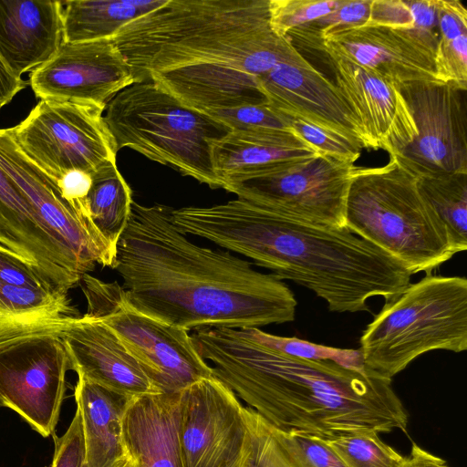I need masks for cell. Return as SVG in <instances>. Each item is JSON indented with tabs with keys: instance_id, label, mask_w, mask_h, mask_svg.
<instances>
[{
	"instance_id": "6da1fadb",
	"label": "cell",
	"mask_w": 467,
	"mask_h": 467,
	"mask_svg": "<svg viewBox=\"0 0 467 467\" xmlns=\"http://www.w3.org/2000/svg\"><path fill=\"white\" fill-rule=\"evenodd\" d=\"M135 82L202 112L266 102L258 78L304 57L269 25V0H167L113 37Z\"/></svg>"
},
{
	"instance_id": "7a4b0ae2",
	"label": "cell",
	"mask_w": 467,
	"mask_h": 467,
	"mask_svg": "<svg viewBox=\"0 0 467 467\" xmlns=\"http://www.w3.org/2000/svg\"><path fill=\"white\" fill-rule=\"evenodd\" d=\"M171 209L132 202L112 268L133 308L188 332L294 321L297 301L285 283L229 251L192 243Z\"/></svg>"
},
{
	"instance_id": "3957f363",
	"label": "cell",
	"mask_w": 467,
	"mask_h": 467,
	"mask_svg": "<svg viewBox=\"0 0 467 467\" xmlns=\"http://www.w3.org/2000/svg\"><path fill=\"white\" fill-rule=\"evenodd\" d=\"M192 338L213 376L274 427L321 439L357 431L406 432L408 413L391 380L286 355L238 328L198 330Z\"/></svg>"
},
{
	"instance_id": "277c9868",
	"label": "cell",
	"mask_w": 467,
	"mask_h": 467,
	"mask_svg": "<svg viewBox=\"0 0 467 467\" xmlns=\"http://www.w3.org/2000/svg\"><path fill=\"white\" fill-rule=\"evenodd\" d=\"M171 215L183 234L207 239L280 280L311 290L332 312L368 311L369 298L386 301L410 284L412 275L403 265L346 227L296 220L242 198L171 209Z\"/></svg>"
},
{
	"instance_id": "5b68a950",
	"label": "cell",
	"mask_w": 467,
	"mask_h": 467,
	"mask_svg": "<svg viewBox=\"0 0 467 467\" xmlns=\"http://www.w3.org/2000/svg\"><path fill=\"white\" fill-rule=\"evenodd\" d=\"M345 226L411 275H430L456 254L445 225L420 193L418 177L394 156L381 167L355 169Z\"/></svg>"
},
{
	"instance_id": "8992f818",
	"label": "cell",
	"mask_w": 467,
	"mask_h": 467,
	"mask_svg": "<svg viewBox=\"0 0 467 467\" xmlns=\"http://www.w3.org/2000/svg\"><path fill=\"white\" fill-rule=\"evenodd\" d=\"M365 369L391 379L431 350L467 349V279L426 275L385 301L364 329Z\"/></svg>"
},
{
	"instance_id": "52a82bcc",
	"label": "cell",
	"mask_w": 467,
	"mask_h": 467,
	"mask_svg": "<svg viewBox=\"0 0 467 467\" xmlns=\"http://www.w3.org/2000/svg\"><path fill=\"white\" fill-rule=\"evenodd\" d=\"M105 110L118 150L130 148L213 189L222 188L210 152V142L231 130L222 122L184 105L152 81L125 88Z\"/></svg>"
},
{
	"instance_id": "ba28073f",
	"label": "cell",
	"mask_w": 467,
	"mask_h": 467,
	"mask_svg": "<svg viewBox=\"0 0 467 467\" xmlns=\"http://www.w3.org/2000/svg\"><path fill=\"white\" fill-rule=\"evenodd\" d=\"M80 283L86 314L117 335L156 393L180 392L213 376L212 367L199 354L188 331L133 308L118 282H105L88 273Z\"/></svg>"
},
{
	"instance_id": "9c48e42d",
	"label": "cell",
	"mask_w": 467,
	"mask_h": 467,
	"mask_svg": "<svg viewBox=\"0 0 467 467\" xmlns=\"http://www.w3.org/2000/svg\"><path fill=\"white\" fill-rule=\"evenodd\" d=\"M105 107L41 99L9 131L24 153L57 183L80 171L92 175L118 148L104 120Z\"/></svg>"
},
{
	"instance_id": "30bf717a",
	"label": "cell",
	"mask_w": 467,
	"mask_h": 467,
	"mask_svg": "<svg viewBox=\"0 0 467 467\" xmlns=\"http://www.w3.org/2000/svg\"><path fill=\"white\" fill-rule=\"evenodd\" d=\"M354 163L321 155L287 169L227 179L223 189L296 220L344 228Z\"/></svg>"
},
{
	"instance_id": "8fae6325",
	"label": "cell",
	"mask_w": 467,
	"mask_h": 467,
	"mask_svg": "<svg viewBox=\"0 0 467 467\" xmlns=\"http://www.w3.org/2000/svg\"><path fill=\"white\" fill-rule=\"evenodd\" d=\"M69 358L60 334L39 333L0 345V401L43 437L52 436L67 390Z\"/></svg>"
},
{
	"instance_id": "7c38bea8",
	"label": "cell",
	"mask_w": 467,
	"mask_h": 467,
	"mask_svg": "<svg viewBox=\"0 0 467 467\" xmlns=\"http://www.w3.org/2000/svg\"><path fill=\"white\" fill-rule=\"evenodd\" d=\"M399 89L417 135L394 156L418 178L467 173L466 91L450 83L418 81Z\"/></svg>"
},
{
	"instance_id": "4fadbf2b",
	"label": "cell",
	"mask_w": 467,
	"mask_h": 467,
	"mask_svg": "<svg viewBox=\"0 0 467 467\" xmlns=\"http://www.w3.org/2000/svg\"><path fill=\"white\" fill-rule=\"evenodd\" d=\"M248 443L244 406L223 382L212 376L182 390L183 467H244Z\"/></svg>"
},
{
	"instance_id": "5bb4252c",
	"label": "cell",
	"mask_w": 467,
	"mask_h": 467,
	"mask_svg": "<svg viewBox=\"0 0 467 467\" xmlns=\"http://www.w3.org/2000/svg\"><path fill=\"white\" fill-rule=\"evenodd\" d=\"M0 167L20 190L42 227L90 271L95 265L111 267L113 247L62 195L57 182L0 129Z\"/></svg>"
},
{
	"instance_id": "9a60e30c",
	"label": "cell",
	"mask_w": 467,
	"mask_h": 467,
	"mask_svg": "<svg viewBox=\"0 0 467 467\" xmlns=\"http://www.w3.org/2000/svg\"><path fill=\"white\" fill-rule=\"evenodd\" d=\"M135 83L132 70L113 38L63 42L54 56L30 74L36 98L105 107Z\"/></svg>"
},
{
	"instance_id": "2e32d148",
	"label": "cell",
	"mask_w": 467,
	"mask_h": 467,
	"mask_svg": "<svg viewBox=\"0 0 467 467\" xmlns=\"http://www.w3.org/2000/svg\"><path fill=\"white\" fill-rule=\"evenodd\" d=\"M434 31L366 25L324 36L312 49L330 52L368 67L400 87L436 77Z\"/></svg>"
},
{
	"instance_id": "e0dca14e",
	"label": "cell",
	"mask_w": 467,
	"mask_h": 467,
	"mask_svg": "<svg viewBox=\"0 0 467 467\" xmlns=\"http://www.w3.org/2000/svg\"><path fill=\"white\" fill-rule=\"evenodd\" d=\"M258 88L275 109L370 149L358 119L336 84L306 58L278 64L258 78Z\"/></svg>"
},
{
	"instance_id": "ac0fdd59",
	"label": "cell",
	"mask_w": 467,
	"mask_h": 467,
	"mask_svg": "<svg viewBox=\"0 0 467 467\" xmlns=\"http://www.w3.org/2000/svg\"><path fill=\"white\" fill-rule=\"evenodd\" d=\"M335 84L358 119L370 149L397 155L417 135L410 108L399 87L374 70L330 52Z\"/></svg>"
},
{
	"instance_id": "d6986e66",
	"label": "cell",
	"mask_w": 467,
	"mask_h": 467,
	"mask_svg": "<svg viewBox=\"0 0 467 467\" xmlns=\"http://www.w3.org/2000/svg\"><path fill=\"white\" fill-rule=\"evenodd\" d=\"M0 244L65 292L78 285L90 271L42 227L20 190L1 167Z\"/></svg>"
},
{
	"instance_id": "ffe728a7",
	"label": "cell",
	"mask_w": 467,
	"mask_h": 467,
	"mask_svg": "<svg viewBox=\"0 0 467 467\" xmlns=\"http://www.w3.org/2000/svg\"><path fill=\"white\" fill-rule=\"evenodd\" d=\"M61 337L78 378L129 399L156 393L138 361L100 320L79 316Z\"/></svg>"
},
{
	"instance_id": "44dd1931",
	"label": "cell",
	"mask_w": 467,
	"mask_h": 467,
	"mask_svg": "<svg viewBox=\"0 0 467 467\" xmlns=\"http://www.w3.org/2000/svg\"><path fill=\"white\" fill-rule=\"evenodd\" d=\"M181 392L149 393L129 400L122 422V441L131 467H183Z\"/></svg>"
},
{
	"instance_id": "7402d4cb",
	"label": "cell",
	"mask_w": 467,
	"mask_h": 467,
	"mask_svg": "<svg viewBox=\"0 0 467 467\" xmlns=\"http://www.w3.org/2000/svg\"><path fill=\"white\" fill-rule=\"evenodd\" d=\"M60 1L0 0V56L18 77L48 61L63 38Z\"/></svg>"
},
{
	"instance_id": "603a6c76",
	"label": "cell",
	"mask_w": 467,
	"mask_h": 467,
	"mask_svg": "<svg viewBox=\"0 0 467 467\" xmlns=\"http://www.w3.org/2000/svg\"><path fill=\"white\" fill-rule=\"evenodd\" d=\"M210 152L222 188L231 177L284 170L319 155L292 130L269 128L230 130L210 142Z\"/></svg>"
},
{
	"instance_id": "cb8c5ba5",
	"label": "cell",
	"mask_w": 467,
	"mask_h": 467,
	"mask_svg": "<svg viewBox=\"0 0 467 467\" xmlns=\"http://www.w3.org/2000/svg\"><path fill=\"white\" fill-rule=\"evenodd\" d=\"M75 400L82 421L87 467H120L127 461L122 422L130 399L78 378Z\"/></svg>"
},
{
	"instance_id": "d4e9b609",
	"label": "cell",
	"mask_w": 467,
	"mask_h": 467,
	"mask_svg": "<svg viewBox=\"0 0 467 467\" xmlns=\"http://www.w3.org/2000/svg\"><path fill=\"white\" fill-rule=\"evenodd\" d=\"M79 316L67 292L0 281V345L33 334L61 335Z\"/></svg>"
},
{
	"instance_id": "484cf974",
	"label": "cell",
	"mask_w": 467,
	"mask_h": 467,
	"mask_svg": "<svg viewBox=\"0 0 467 467\" xmlns=\"http://www.w3.org/2000/svg\"><path fill=\"white\" fill-rule=\"evenodd\" d=\"M167 0H72L62 2L64 42L113 38L126 25Z\"/></svg>"
},
{
	"instance_id": "4316f807",
	"label": "cell",
	"mask_w": 467,
	"mask_h": 467,
	"mask_svg": "<svg viewBox=\"0 0 467 467\" xmlns=\"http://www.w3.org/2000/svg\"><path fill=\"white\" fill-rule=\"evenodd\" d=\"M90 220L113 246L127 227L132 204V192L119 172L116 161L106 162L91 175L87 195Z\"/></svg>"
},
{
	"instance_id": "83f0119b",
	"label": "cell",
	"mask_w": 467,
	"mask_h": 467,
	"mask_svg": "<svg viewBox=\"0 0 467 467\" xmlns=\"http://www.w3.org/2000/svg\"><path fill=\"white\" fill-rule=\"evenodd\" d=\"M418 187L445 225L456 254L467 249V173L418 178Z\"/></svg>"
},
{
	"instance_id": "f1b7e54d",
	"label": "cell",
	"mask_w": 467,
	"mask_h": 467,
	"mask_svg": "<svg viewBox=\"0 0 467 467\" xmlns=\"http://www.w3.org/2000/svg\"><path fill=\"white\" fill-rule=\"evenodd\" d=\"M324 440L348 467H402L406 460L374 431L345 432Z\"/></svg>"
},
{
	"instance_id": "f546056e",
	"label": "cell",
	"mask_w": 467,
	"mask_h": 467,
	"mask_svg": "<svg viewBox=\"0 0 467 467\" xmlns=\"http://www.w3.org/2000/svg\"><path fill=\"white\" fill-rule=\"evenodd\" d=\"M238 329L247 338L289 356L309 360H329L349 368L366 370L359 348L349 349L327 347L295 337H287L272 335L256 327Z\"/></svg>"
},
{
	"instance_id": "4dcf8cb0",
	"label": "cell",
	"mask_w": 467,
	"mask_h": 467,
	"mask_svg": "<svg viewBox=\"0 0 467 467\" xmlns=\"http://www.w3.org/2000/svg\"><path fill=\"white\" fill-rule=\"evenodd\" d=\"M371 0H341L337 9L291 30L286 36L312 48L328 35L367 25Z\"/></svg>"
},
{
	"instance_id": "1f68e13d",
	"label": "cell",
	"mask_w": 467,
	"mask_h": 467,
	"mask_svg": "<svg viewBox=\"0 0 467 467\" xmlns=\"http://www.w3.org/2000/svg\"><path fill=\"white\" fill-rule=\"evenodd\" d=\"M270 427L294 467H348L324 439L302 432L284 431L271 424Z\"/></svg>"
},
{
	"instance_id": "d6a6232c",
	"label": "cell",
	"mask_w": 467,
	"mask_h": 467,
	"mask_svg": "<svg viewBox=\"0 0 467 467\" xmlns=\"http://www.w3.org/2000/svg\"><path fill=\"white\" fill-rule=\"evenodd\" d=\"M249 443L244 467H294L272 432L269 422L250 407H244Z\"/></svg>"
},
{
	"instance_id": "836d02e7",
	"label": "cell",
	"mask_w": 467,
	"mask_h": 467,
	"mask_svg": "<svg viewBox=\"0 0 467 467\" xmlns=\"http://www.w3.org/2000/svg\"><path fill=\"white\" fill-rule=\"evenodd\" d=\"M341 0H269V25L274 33L286 36L293 29L334 11Z\"/></svg>"
},
{
	"instance_id": "e575fe53",
	"label": "cell",
	"mask_w": 467,
	"mask_h": 467,
	"mask_svg": "<svg viewBox=\"0 0 467 467\" xmlns=\"http://www.w3.org/2000/svg\"><path fill=\"white\" fill-rule=\"evenodd\" d=\"M283 115L288 128L319 154L351 163L359 158L363 148L358 143L302 119Z\"/></svg>"
},
{
	"instance_id": "d590c367",
	"label": "cell",
	"mask_w": 467,
	"mask_h": 467,
	"mask_svg": "<svg viewBox=\"0 0 467 467\" xmlns=\"http://www.w3.org/2000/svg\"><path fill=\"white\" fill-rule=\"evenodd\" d=\"M206 114L222 122L231 130L254 128L290 130L283 113L275 109L267 102L242 105L206 112Z\"/></svg>"
},
{
	"instance_id": "8d00e7d4",
	"label": "cell",
	"mask_w": 467,
	"mask_h": 467,
	"mask_svg": "<svg viewBox=\"0 0 467 467\" xmlns=\"http://www.w3.org/2000/svg\"><path fill=\"white\" fill-rule=\"evenodd\" d=\"M434 67L440 82L467 90V35L451 40L439 38Z\"/></svg>"
},
{
	"instance_id": "74e56055",
	"label": "cell",
	"mask_w": 467,
	"mask_h": 467,
	"mask_svg": "<svg viewBox=\"0 0 467 467\" xmlns=\"http://www.w3.org/2000/svg\"><path fill=\"white\" fill-rule=\"evenodd\" d=\"M55 452L51 467H84L86 450L83 427L79 411L77 410L67 431L61 436L52 435Z\"/></svg>"
},
{
	"instance_id": "f35d334b",
	"label": "cell",
	"mask_w": 467,
	"mask_h": 467,
	"mask_svg": "<svg viewBox=\"0 0 467 467\" xmlns=\"http://www.w3.org/2000/svg\"><path fill=\"white\" fill-rule=\"evenodd\" d=\"M367 25L393 28L415 27L410 0H371Z\"/></svg>"
},
{
	"instance_id": "ab89813d",
	"label": "cell",
	"mask_w": 467,
	"mask_h": 467,
	"mask_svg": "<svg viewBox=\"0 0 467 467\" xmlns=\"http://www.w3.org/2000/svg\"><path fill=\"white\" fill-rule=\"evenodd\" d=\"M439 38L451 40L467 35V10L458 0H437Z\"/></svg>"
},
{
	"instance_id": "60d3db41",
	"label": "cell",
	"mask_w": 467,
	"mask_h": 467,
	"mask_svg": "<svg viewBox=\"0 0 467 467\" xmlns=\"http://www.w3.org/2000/svg\"><path fill=\"white\" fill-rule=\"evenodd\" d=\"M26 84L10 69L0 56V109L24 89Z\"/></svg>"
},
{
	"instance_id": "b9f144b4",
	"label": "cell",
	"mask_w": 467,
	"mask_h": 467,
	"mask_svg": "<svg viewBox=\"0 0 467 467\" xmlns=\"http://www.w3.org/2000/svg\"><path fill=\"white\" fill-rule=\"evenodd\" d=\"M444 461L416 445L412 444L410 454L402 467H442Z\"/></svg>"
},
{
	"instance_id": "7bdbcfd3",
	"label": "cell",
	"mask_w": 467,
	"mask_h": 467,
	"mask_svg": "<svg viewBox=\"0 0 467 467\" xmlns=\"http://www.w3.org/2000/svg\"><path fill=\"white\" fill-rule=\"evenodd\" d=\"M120 467H131L130 464L126 461Z\"/></svg>"
},
{
	"instance_id": "ee69618b",
	"label": "cell",
	"mask_w": 467,
	"mask_h": 467,
	"mask_svg": "<svg viewBox=\"0 0 467 467\" xmlns=\"http://www.w3.org/2000/svg\"><path fill=\"white\" fill-rule=\"evenodd\" d=\"M1 407H3V404H2V403H1V401H0V408H1Z\"/></svg>"
},
{
	"instance_id": "f6af8a7d",
	"label": "cell",
	"mask_w": 467,
	"mask_h": 467,
	"mask_svg": "<svg viewBox=\"0 0 467 467\" xmlns=\"http://www.w3.org/2000/svg\"><path fill=\"white\" fill-rule=\"evenodd\" d=\"M442 467H447V466H445V464H444Z\"/></svg>"
},
{
	"instance_id": "bcb514c9",
	"label": "cell",
	"mask_w": 467,
	"mask_h": 467,
	"mask_svg": "<svg viewBox=\"0 0 467 467\" xmlns=\"http://www.w3.org/2000/svg\"><path fill=\"white\" fill-rule=\"evenodd\" d=\"M84 467H87V465L85 464Z\"/></svg>"
}]
</instances>
